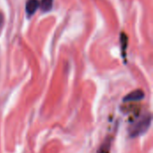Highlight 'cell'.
I'll return each instance as SVG.
<instances>
[{"instance_id": "cell-1", "label": "cell", "mask_w": 153, "mask_h": 153, "mask_svg": "<svg viewBox=\"0 0 153 153\" xmlns=\"http://www.w3.org/2000/svg\"><path fill=\"white\" fill-rule=\"evenodd\" d=\"M151 124H152V116L148 115L144 117L143 118L137 121L135 124H134L130 127V130H129L130 136L133 138H135L143 134L144 133L148 131V129L151 126Z\"/></svg>"}, {"instance_id": "cell-2", "label": "cell", "mask_w": 153, "mask_h": 153, "mask_svg": "<svg viewBox=\"0 0 153 153\" xmlns=\"http://www.w3.org/2000/svg\"><path fill=\"white\" fill-rule=\"evenodd\" d=\"M145 97L144 92L142 90H135L132 92H130L129 94H127L125 98H124V101L127 102V101H137V100H143Z\"/></svg>"}, {"instance_id": "cell-3", "label": "cell", "mask_w": 153, "mask_h": 153, "mask_svg": "<svg viewBox=\"0 0 153 153\" xmlns=\"http://www.w3.org/2000/svg\"><path fill=\"white\" fill-rule=\"evenodd\" d=\"M39 7V0H28L26 3V13L29 16L32 15Z\"/></svg>"}, {"instance_id": "cell-4", "label": "cell", "mask_w": 153, "mask_h": 153, "mask_svg": "<svg viewBox=\"0 0 153 153\" xmlns=\"http://www.w3.org/2000/svg\"><path fill=\"white\" fill-rule=\"evenodd\" d=\"M39 5L43 12H49L53 7V0H41Z\"/></svg>"}, {"instance_id": "cell-6", "label": "cell", "mask_w": 153, "mask_h": 153, "mask_svg": "<svg viewBox=\"0 0 153 153\" xmlns=\"http://www.w3.org/2000/svg\"><path fill=\"white\" fill-rule=\"evenodd\" d=\"M3 22H4V16H3V14L0 13V28H1V26L3 25Z\"/></svg>"}, {"instance_id": "cell-5", "label": "cell", "mask_w": 153, "mask_h": 153, "mask_svg": "<svg viewBox=\"0 0 153 153\" xmlns=\"http://www.w3.org/2000/svg\"><path fill=\"white\" fill-rule=\"evenodd\" d=\"M109 147H110V145H109L108 142H107L106 143H104L102 145V147L100 149L98 153H109Z\"/></svg>"}]
</instances>
